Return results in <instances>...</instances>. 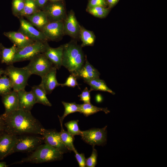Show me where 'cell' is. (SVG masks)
Returning a JSON list of instances; mask_svg holds the SVG:
<instances>
[{
  "mask_svg": "<svg viewBox=\"0 0 167 167\" xmlns=\"http://www.w3.org/2000/svg\"><path fill=\"white\" fill-rule=\"evenodd\" d=\"M1 115L4 121V131L10 134L16 136L25 134L41 135L45 128L31 111L19 109Z\"/></svg>",
  "mask_w": 167,
  "mask_h": 167,
  "instance_id": "6da1fadb",
  "label": "cell"
},
{
  "mask_svg": "<svg viewBox=\"0 0 167 167\" xmlns=\"http://www.w3.org/2000/svg\"><path fill=\"white\" fill-rule=\"evenodd\" d=\"M63 45L62 66L76 76L84 64L86 58L81 46L71 42Z\"/></svg>",
  "mask_w": 167,
  "mask_h": 167,
  "instance_id": "7a4b0ae2",
  "label": "cell"
},
{
  "mask_svg": "<svg viewBox=\"0 0 167 167\" xmlns=\"http://www.w3.org/2000/svg\"><path fill=\"white\" fill-rule=\"evenodd\" d=\"M63 154L58 150L44 143L25 158L12 164H21L24 163L39 164L61 161Z\"/></svg>",
  "mask_w": 167,
  "mask_h": 167,
  "instance_id": "3957f363",
  "label": "cell"
},
{
  "mask_svg": "<svg viewBox=\"0 0 167 167\" xmlns=\"http://www.w3.org/2000/svg\"><path fill=\"white\" fill-rule=\"evenodd\" d=\"M4 70V75L7 76L10 79L13 90L18 92L25 90L28 85V79L32 75L25 66L18 68L11 65Z\"/></svg>",
  "mask_w": 167,
  "mask_h": 167,
  "instance_id": "277c9868",
  "label": "cell"
},
{
  "mask_svg": "<svg viewBox=\"0 0 167 167\" xmlns=\"http://www.w3.org/2000/svg\"><path fill=\"white\" fill-rule=\"evenodd\" d=\"M44 143V138L41 135L25 134L17 136L11 154L17 152L31 153Z\"/></svg>",
  "mask_w": 167,
  "mask_h": 167,
  "instance_id": "5b68a950",
  "label": "cell"
},
{
  "mask_svg": "<svg viewBox=\"0 0 167 167\" xmlns=\"http://www.w3.org/2000/svg\"><path fill=\"white\" fill-rule=\"evenodd\" d=\"M48 46L47 42L34 41L24 47L17 48L13 62L30 60L37 55L43 53Z\"/></svg>",
  "mask_w": 167,
  "mask_h": 167,
  "instance_id": "8992f818",
  "label": "cell"
},
{
  "mask_svg": "<svg viewBox=\"0 0 167 167\" xmlns=\"http://www.w3.org/2000/svg\"><path fill=\"white\" fill-rule=\"evenodd\" d=\"M52 63L43 53L39 54L30 60L26 67L31 75L41 77L47 74L53 66Z\"/></svg>",
  "mask_w": 167,
  "mask_h": 167,
  "instance_id": "52a82bcc",
  "label": "cell"
},
{
  "mask_svg": "<svg viewBox=\"0 0 167 167\" xmlns=\"http://www.w3.org/2000/svg\"><path fill=\"white\" fill-rule=\"evenodd\" d=\"M107 126L102 128H92L81 131L82 139L88 144L94 146L103 145L106 143Z\"/></svg>",
  "mask_w": 167,
  "mask_h": 167,
  "instance_id": "ba28073f",
  "label": "cell"
},
{
  "mask_svg": "<svg viewBox=\"0 0 167 167\" xmlns=\"http://www.w3.org/2000/svg\"><path fill=\"white\" fill-rule=\"evenodd\" d=\"M44 138V143L56 149L63 154L70 152L62 142L59 132L55 129H44L41 135Z\"/></svg>",
  "mask_w": 167,
  "mask_h": 167,
  "instance_id": "9c48e42d",
  "label": "cell"
},
{
  "mask_svg": "<svg viewBox=\"0 0 167 167\" xmlns=\"http://www.w3.org/2000/svg\"><path fill=\"white\" fill-rule=\"evenodd\" d=\"M19 18L20 27L18 31L34 41L47 42L48 40L41 31L36 29L29 21L24 19L23 17Z\"/></svg>",
  "mask_w": 167,
  "mask_h": 167,
  "instance_id": "30bf717a",
  "label": "cell"
},
{
  "mask_svg": "<svg viewBox=\"0 0 167 167\" xmlns=\"http://www.w3.org/2000/svg\"><path fill=\"white\" fill-rule=\"evenodd\" d=\"M48 40H58L64 33L63 21L49 22L40 30Z\"/></svg>",
  "mask_w": 167,
  "mask_h": 167,
  "instance_id": "8fae6325",
  "label": "cell"
},
{
  "mask_svg": "<svg viewBox=\"0 0 167 167\" xmlns=\"http://www.w3.org/2000/svg\"><path fill=\"white\" fill-rule=\"evenodd\" d=\"M17 139V136L5 131L0 134V160L11 155Z\"/></svg>",
  "mask_w": 167,
  "mask_h": 167,
  "instance_id": "7c38bea8",
  "label": "cell"
},
{
  "mask_svg": "<svg viewBox=\"0 0 167 167\" xmlns=\"http://www.w3.org/2000/svg\"><path fill=\"white\" fill-rule=\"evenodd\" d=\"M45 13L49 22L63 21L65 17V11L61 3L54 2L45 6L43 10Z\"/></svg>",
  "mask_w": 167,
  "mask_h": 167,
  "instance_id": "4fadbf2b",
  "label": "cell"
},
{
  "mask_svg": "<svg viewBox=\"0 0 167 167\" xmlns=\"http://www.w3.org/2000/svg\"><path fill=\"white\" fill-rule=\"evenodd\" d=\"M57 69L53 66L47 74L41 77V81L40 84L44 89L47 95L51 93L56 88L60 86V84L57 79Z\"/></svg>",
  "mask_w": 167,
  "mask_h": 167,
  "instance_id": "5bb4252c",
  "label": "cell"
},
{
  "mask_svg": "<svg viewBox=\"0 0 167 167\" xmlns=\"http://www.w3.org/2000/svg\"><path fill=\"white\" fill-rule=\"evenodd\" d=\"M63 45L53 48L49 45L43 53L53 66L59 70L62 66Z\"/></svg>",
  "mask_w": 167,
  "mask_h": 167,
  "instance_id": "9a60e30c",
  "label": "cell"
},
{
  "mask_svg": "<svg viewBox=\"0 0 167 167\" xmlns=\"http://www.w3.org/2000/svg\"><path fill=\"white\" fill-rule=\"evenodd\" d=\"M2 101L5 108L4 114H8L19 108L17 92L16 91L12 90L2 96Z\"/></svg>",
  "mask_w": 167,
  "mask_h": 167,
  "instance_id": "2e32d148",
  "label": "cell"
},
{
  "mask_svg": "<svg viewBox=\"0 0 167 167\" xmlns=\"http://www.w3.org/2000/svg\"><path fill=\"white\" fill-rule=\"evenodd\" d=\"M80 26L73 12H70L64 22V33L76 37L79 34Z\"/></svg>",
  "mask_w": 167,
  "mask_h": 167,
  "instance_id": "e0dca14e",
  "label": "cell"
},
{
  "mask_svg": "<svg viewBox=\"0 0 167 167\" xmlns=\"http://www.w3.org/2000/svg\"><path fill=\"white\" fill-rule=\"evenodd\" d=\"M3 34L7 37L18 48H20L34 41L19 31L5 32Z\"/></svg>",
  "mask_w": 167,
  "mask_h": 167,
  "instance_id": "ac0fdd59",
  "label": "cell"
},
{
  "mask_svg": "<svg viewBox=\"0 0 167 167\" xmlns=\"http://www.w3.org/2000/svg\"><path fill=\"white\" fill-rule=\"evenodd\" d=\"M17 92L20 109L31 111L36 101L33 94L31 91L27 92L25 90Z\"/></svg>",
  "mask_w": 167,
  "mask_h": 167,
  "instance_id": "d6986e66",
  "label": "cell"
},
{
  "mask_svg": "<svg viewBox=\"0 0 167 167\" xmlns=\"http://www.w3.org/2000/svg\"><path fill=\"white\" fill-rule=\"evenodd\" d=\"M100 75V73L98 71L86 58L84 64L75 77L77 79H82L84 81L99 78Z\"/></svg>",
  "mask_w": 167,
  "mask_h": 167,
  "instance_id": "ffe728a7",
  "label": "cell"
},
{
  "mask_svg": "<svg viewBox=\"0 0 167 167\" xmlns=\"http://www.w3.org/2000/svg\"><path fill=\"white\" fill-rule=\"evenodd\" d=\"M25 17L33 26L36 27L40 31L49 22L45 12L40 9L32 15Z\"/></svg>",
  "mask_w": 167,
  "mask_h": 167,
  "instance_id": "44dd1931",
  "label": "cell"
},
{
  "mask_svg": "<svg viewBox=\"0 0 167 167\" xmlns=\"http://www.w3.org/2000/svg\"><path fill=\"white\" fill-rule=\"evenodd\" d=\"M31 91L34 95L36 103L49 106H52L51 103L46 97L47 94L45 91L40 84L33 86Z\"/></svg>",
  "mask_w": 167,
  "mask_h": 167,
  "instance_id": "7402d4cb",
  "label": "cell"
},
{
  "mask_svg": "<svg viewBox=\"0 0 167 167\" xmlns=\"http://www.w3.org/2000/svg\"><path fill=\"white\" fill-rule=\"evenodd\" d=\"M84 81L90 86V90L91 91L93 90L100 91L108 92L113 95L115 94L107 87L105 81L100 79L99 77Z\"/></svg>",
  "mask_w": 167,
  "mask_h": 167,
  "instance_id": "603a6c76",
  "label": "cell"
},
{
  "mask_svg": "<svg viewBox=\"0 0 167 167\" xmlns=\"http://www.w3.org/2000/svg\"><path fill=\"white\" fill-rule=\"evenodd\" d=\"M17 47L14 45L9 48L2 47L0 61L2 63L7 65H13L15 55L17 50Z\"/></svg>",
  "mask_w": 167,
  "mask_h": 167,
  "instance_id": "cb8c5ba5",
  "label": "cell"
},
{
  "mask_svg": "<svg viewBox=\"0 0 167 167\" xmlns=\"http://www.w3.org/2000/svg\"><path fill=\"white\" fill-rule=\"evenodd\" d=\"M103 111L106 114L110 112L107 108H99L92 105L91 103L79 104V112L88 117L99 111Z\"/></svg>",
  "mask_w": 167,
  "mask_h": 167,
  "instance_id": "d4e9b609",
  "label": "cell"
},
{
  "mask_svg": "<svg viewBox=\"0 0 167 167\" xmlns=\"http://www.w3.org/2000/svg\"><path fill=\"white\" fill-rule=\"evenodd\" d=\"M79 34L82 42L81 47L93 45L95 37L92 32L80 27Z\"/></svg>",
  "mask_w": 167,
  "mask_h": 167,
  "instance_id": "484cf974",
  "label": "cell"
},
{
  "mask_svg": "<svg viewBox=\"0 0 167 167\" xmlns=\"http://www.w3.org/2000/svg\"><path fill=\"white\" fill-rule=\"evenodd\" d=\"M61 126V131L59 132L61 139L65 147L71 152L74 151L75 148L73 144L74 136L71 135L67 131H65L62 126V123L60 122Z\"/></svg>",
  "mask_w": 167,
  "mask_h": 167,
  "instance_id": "4316f807",
  "label": "cell"
},
{
  "mask_svg": "<svg viewBox=\"0 0 167 167\" xmlns=\"http://www.w3.org/2000/svg\"><path fill=\"white\" fill-rule=\"evenodd\" d=\"M39 10L35 0H25V4L22 12L18 16L19 18L26 17L33 14Z\"/></svg>",
  "mask_w": 167,
  "mask_h": 167,
  "instance_id": "83f0119b",
  "label": "cell"
},
{
  "mask_svg": "<svg viewBox=\"0 0 167 167\" xmlns=\"http://www.w3.org/2000/svg\"><path fill=\"white\" fill-rule=\"evenodd\" d=\"M11 82L6 75H4L0 77V96H2L6 94L12 90Z\"/></svg>",
  "mask_w": 167,
  "mask_h": 167,
  "instance_id": "f1b7e54d",
  "label": "cell"
},
{
  "mask_svg": "<svg viewBox=\"0 0 167 167\" xmlns=\"http://www.w3.org/2000/svg\"><path fill=\"white\" fill-rule=\"evenodd\" d=\"M65 108V111L63 115L60 117L58 116L60 122H63L65 118L68 114L77 112H79V104H77L75 102L68 103L64 101L62 102Z\"/></svg>",
  "mask_w": 167,
  "mask_h": 167,
  "instance_id": "f546056e",
  "label": "cell"
},
{
  "mask_svg": "<svg viewBox=\"0 0 167 167\" xmlns=\"http://www.w3.org/2000/svg\"><path fill=\"white\" fill-rule=\"evenodd\" d=\"M79 121L78 120H71L64 124L68 133L74 137L76 135H81V131L79 130L78 125Z\"/></svg>",
  "mask_w": 167,
  "mask_h": 167,
  "instance_id": "4dcf8cb0",
  "label": "cell"
},
{
  "mask_svg": "<svg viewBox=\"0 0 167 167\" xmlns=\"http://www.w3.org/2000/svg\"><path fill=\"white\" fill-rule=\"evenodd\" d=\"M88 11L95 17L102 18L108 14L109 10L103 6H97L88 9Z\"/></svg>",
  "mask_w": 167,
  "mask_h": 167,
  "instance_id": "1f68e13d",
  "label": "cell"
},
{
  "mask_svg": "<svg viewBox=\"0 0 167 167\" xmlns=\"http://www.w3.org/2000/svg\"><path fill=\"white\" fill-rule=\"evenodd\" d=\"M25 4V0H13L12 12L13 14L17 17L22 11Z\"/></svg>",
  "mask_w": 167,
  "mask_h": 167,
  "instance_id": "d6a6232c",
  "label": "cell"
},
{
  "mask_svg": "<svg viewBox=\"0 0 167 167\" xmlns=\"http://www.w3.org/2000/svg\"><path fill=\"white\" fill-rule=\"evenodd\" d=\"M97 151L94 148V146H92V151L91 156L86 159V166L87 167H95L97 164Z\"/></svg>",
  "mask_w": 167,
  "mask_h": 167,
  "instance_id": "836d02e7",
  "label": "cell"
},
{
  "mask_svg": "<svg viewBox=\"0 0 167 167\" xmlns=\"http://www.w3.org/2000/svg\"><path fill=\"white\" fill-rule=\"evenodd\" d=\"M77 79V78L75 76L71 74L67 78L65 82L63 84H60V85L62 87L67 86L72 88H74L76 86H77L80 89Z\"/></svg>",
  "mask_w": 167,
  "mask_h": 167,
  "instance_id": "e575fe53",
  "label": "cell"
},
{
  "mask_svg": "<svg viewBox=\"0 0 167 167\" xmlns=\"http://www.w3.org/2000/svg\"><path fill=\"white\" fill-rule=\"evenodd\" d=\"M90 90L86 87L78 96L80 97V100L83 101L84 103H91Z\"/></svg>",
  "mask_w": 167,
  "mask_h": 167,
  "instance_id": "d590c367",
  "label": "cell"
},
{
  "mask_svg": "<svg viewBox=\"0 0 167 167\" xmlns=\"http://www.w3.org/2000/svg\"><path fill=\"white\" fill-rule=\"evenodd\" d=\"M74 152L75 153V156L77 160L79 166L80 167H85L86 166V160L84 153H79L75 149Z\"/></svg>",
  "mask_w": 167,
  "mask_h": 167,
  "instance_id": "8d00e7d4",
  "label": "cell"
},
{
  "mask_svg": "<svg viewBox=\"0 0 167 167\" xmlns=\"http://www.w3.org/2000/svg\"><path fill=\"white\" fill-rule=\"evenodd\" d=\"M106 5L105 0H90L88 4V8L97 6L105 7Z\"/></svg>",
  "mask_w": 167,
  "mask_h": 167,
  "instance_id": "74e56055",
  "label": "cell"
},
{
  "mask_svg": "<svg viewBox=\"0 0 167 167\" xmlns=\"http://www.w3.org/2000/svg\"><path fill=\"white\" fill-rule=\"evenodd\" d=\"M38 8L44 7L48 0H35Z\"/></svg>",
  "mask_w": 167,
  "mask_h": 167,
  "instance_id": "f35d334b",
  "label": "cell"
},
{
  "mask_svg": "<svg viewBox=\"0 0 167 167\" xmlns=\"http://www.w3.org/2000/svg\"><path fill=\"white\" fill-rule=\"evenodd\" d=\"M4 131V123L3 119L0 115V134Z\"/></svg>",
  "mask_w": 167,
  "mask_h": 167,
  "instance_id": "ab89813d",
  "label": "cell"
},
{
  "mask_svg": "<svg viewBox=\"0 0 167 167\" xmlns=\"http://www.w3.org/2000/svg\"><path fill=\"white\" fill-rule=\"evenodd\" d=\"M119 0H107V2L110 7L114 5Z\"/></svg>",
  "mask_w": 167,
  "mask_h": 167,
  "instance_id": "60d3db41",
  "label": "cell"
},
{
  "mask_svg": "<svg viewBox=\"0 0 167 167\" xmlns=\"http://www.w3.org/2000/svg\"><path fill=\"white\" fill-rule=\"evenodd\" d=\"M8 165H7L6 164V163L5 162H0V167H6L8 166Z\"/></svg>",
  "mask_w": 167,
  "mask_h": 167,
  "instance_id": "b9f144b4",
  "label": "cell"
},
{
  "mask_svg": "<svg viewBox=\"0 0 167 167\" xmlns=\"http://www.w3.org/2000/svg\"><path fill=\"white\" fill-rule=\"evenodd\" d=\"M3 46V45H2V44L1 43H0V61L1 59L2 48Z\"/></svg>",
  "mask_w": 167,
  "mask_h": 167,
  "instance_id": "7bdbcfd3",
  "label": "cell"
},
{
  "mask_svg": "<svg viewBox=\"0 0 167 167\" xmlns=\"http://www.w3.org/2000/svg\"><path fill=\"white\" fill-rule=\"evenodd\" d=\"M4 70L1 68H0V77L2 75L4 74Z\"/></svg>",
  "mask_w": 167,
  "mask_h": 167,
  "instance_id": "ee69618b",
  "label": "cell"
},
{
  "mask_svg": "<svg viewBox=\"0 0 167 167\" xmlns=\"http://www.w3.org/2000/svg\"><path fill=\"white\" fill-rule=\"evenodd\" d=\"M50 0L53 2H57V1L61 0Z\"/></svg>",
  "mask_w": 167,
  "mask_h": 167,
  "instance_id": "f6af8a7d",
  "label": "cell"
}]
</instances>
